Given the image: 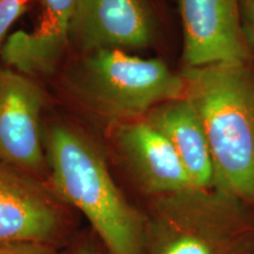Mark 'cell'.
<instances>
[{
	"instance_id": "cell-1",
	"label": "cell",
	"mask_w": 254,
	"mask_h": 254,
	"mask_svg": "<svg viewBox=\"0 0 254 254\" xmlns=\"http://www.w3.org/2000/svg\"><path fill=\"white\" fill-rule=\"evenodd\" d=\"M51 189L87 219L106 254H147L146 215L125 198L104 155L84 133L52 124L44 133Z\"/></svg>"
},
{
	"instance_id": "cell-2",
	"label": "cell",
	"mask_w": 254,
	"mask_h": 254,
	"mask_svg": "<svg viewBox=\"0 0 254 254\" xmlns=\"http://www.w3.org/2000/svg\"><path fill=\"white\" fill-rule=\"evenodd\" d=\"M185 94L198 113L213 164L212 187L254 201V69L220 63L185 67Z\"/></svg>"
},
{
	"instance_id": "cell-3",
	"label": "cell",
	"mask_w": 254,
	"mask_h": 254,
	"mask_svg": "<svg viewBox=\"0 0 254 254\" xmlns=\"http://www.w3.org/2000/svg\"><path fill=\"white\" fill-rule=\"evenodd\" d=\"M64 80L82 109L114 126L145 118L158 105L185 94L182 73L173 72L160 59L120 50L81 55Z\"/></svg>"
},
{
	"instance_id": "cell-4",
	"label": "cell",
	"mask_w": 254,
	"mask_h": 254,
	"mask_svg": "<svg viewBox=\"0 0 254 254\" xmlns=\"http://www.w3.org/2000/svg\"><path fill=\"white\" fill-rule=\"evenodd\" d=\"M244 202L220 190L154 196L146 215L147 254H240L253 234Z\"/></svg>"
},
{
	"instance_id": "cell-5",
	"label": "cell",
	"mask_w": 254,
	"mask_h": 254,
	"mask_svg": "<svg viewBox=\"0 0 254 254\" xmlns=\"http://www.w3.org/2000/svg\"><path fill=\"white\" fill-rule=\"evenodd\" d=\"M67 230V218L51 187L38 178L0 163V244L57 245Z\"/></svg>"
},
{
	"instance_id": "cell-6",
	"label": "cell",
	"mask_w": 254,
	"mask_h": 254,
	"mask_svg": "<svg viewBox=\"0 0 254 254\" xmlns=\"http://www.w3.org/2000/svg\"><path fill=\"white\" fill-rule=\"evenodd\" d=\"M44 92L33 78L0 67V163L41 179L49 174L40 113Z\"/></svg>"
},
{
	"instance_id": "cell-7",
	"label": "cell",
	"mask_w": 254,
	"mask_h": 254,
	"mask_svg": "<svg viewBox=\"0 0 254 254\" xmlns=\"http://www.w3.org/2000/svg\"><path fill=\"white\" fill-rule=\"evenodd\" d=\"M155 30L151 0H78L69 43L81 55L100 50L129 52L150 47Z\"/></svg>"
},
{
	"instance_id": "cell-8",
	"label": "cell",
	"mask_w": 254,
	"mask_h": 254,
	"mask_svg": "<svg viewBox=\"0 0 254 254\" xmlns=\"http://www.w3.org/2000/svg\"><path fill=\"white\" fill-rule=\"evenodd\" d=\"M185 67L220 63L251 64L239 0H178Z\"/></svg>"
},
{
	"instance_id": "cell-9",
	"label": "cell",
	"mask_w": 254,
	"mask_h": 254,
	"mask_svg": "<svg viewBox=\"0 0 254 254\" xmlns=\"http://www.w3.org/2000/svg\"><path fill=\"white\" fill-rule=\"evenodd\" d=\"M113 142L133 179L147 194L159 196L194 187L173 146L144 118L116 125Z\"/></svg>"
},
{
	"instance_id": "cell-10",
	"label": "cell",
	"mask_w": 254,
	"mask_h": 254,
	"mask_svg": "<svg viewBox=\"0 0 254 254\" xmlns=\"http://www.w3.org/2000/svg\"><path fill=\"white\" fill-rule=\"evenodd\" d=\"M78 0H44L41 23L33 32L18 31L5 40L0 56L9 68L33 78L58 68L69 46V26Z\"/></svg>"
},
{
	"instance_id": "cell-11",
	"label": "cell",
	"mask_w": 254,
	"mask_h": 254,
	"mask_svg": "<svg viewBox=\"0 0 254 254\" xmlns=\"http://www.w3.org/2000/svg\"><path fill=\"white\" fill-rule=\"evenodd\" d=\"M170 141L196 189L213 182V164L198 113L185 97L158 105L144 118Z\"/></svg>"
},
{
	"instance_id": "cell-12",
	"label": "cell",
	"mask_w": 254,
	"mask_h": 254,
	"mask_svg": "<svg viewBox=\"0 0 254 254\" xmlns=\"http://www.w3.org/2000/svg\"><path fill=\"white\" fill-rule=\"evenodd\" d=\"M28 1L30 0H0V50L9 28L24 13Z\"/></svg>"
},
{
	"instance_id": "cell-13",
	"label": "cell",
	"mask_w": 254,
	"mask_h": 254,
	"mask_svg": "<svg viewBox=\"0 0 254 254\" xmlns=\"http://www.w3.org/2000/svg\"><path fill=\"white\" fill-rule=\"evenodd\" d=\"M0 254H65L57 245L41 243L0 244Z\"/></svg>"
},
{
	"instance_id": "cell-14",
	"label": "cell",
	"mask_w": 254,
	"mask_h": 254,
	"mask_svg": "<svg viewBox=\"0 0 254 254\" xmlns=\"http://www.w3.org/2000/svg\"><path fill=\"white\" fill-rule=\"evenodd\" d=\"M241 24L251 52L254 53V0H239Z\"/></svg>"
},
{
	"instance_id": "cell-15",
	"label": "cell",
	"mask_w": 254,
	"mask_h": 254,
	"mask_svg": "<svg viewBox=\"0 0 254 254\" xmlns=\"http://www.w3.org/2000/svg\"><path fill=\"white\" fill-rule=\"evenodd\" d=\"M74 254H105V253H101L97 247L88 245L87 244V245H82L79 247V249L75 251Z\"/></svg>"
},
{
	"instance_id": "cell-16",
	"label": "cell",
	"mask_w": 254,
	"mask_h": 254,
	"mask_svg": "<svg viewBox=\"0 0 254 254\" xmlns=\"http://www.w3.org/2000/svg\"><path fill=\"white\" fill-rule=\"evenodd\" d=\"M252 254H254V252H253V253H252Z\"/></svg>"
}]
</instances>
